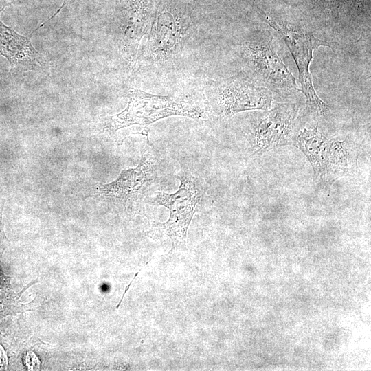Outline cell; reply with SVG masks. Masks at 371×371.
<instances>
[{
    "mask_svg": "<svg viewBox=\"0 0 371 371\" xmlns=\"http://www.w3.org/2000/svg\"><path fill=\"white\" fill-rule=\"evenodd\" d=\"M127 97L128 102L125 109L103 120V131L113 133L122 128L147 126L170 116L207 120L210 114L207 104L188 97L157 95L137 89H130Z\"/></svg>",
    "mask_w": 371,
    "mask_h": 371,
    "instance_id": "6da1fadb",
    "label": "cell"
},
{
    "mask_svg": "<svg viewBox=\"0 0 371 371\" xmlns=\"http://www.w3.org/2000/svg\"><path fill=\"white\" fill-rule=\"evenodd\" d=\"M294 146L306 156L318 179L351 176L358 169L359 147L348 138L328 139L317 127L304 128Z\"/></svg>",
    "mask_w": 371,
    "mask_h": 371,
    "instance_id": "7a4b0ae2",
    "label": "cell"
},
{
    "mask_svg": "<svg viewBox=\"0 0 371 371\" xmlns=\"http://www.w3.org/2000/svg\"><path fill=\"white\" fill-rule=\"evenodd\" d=\"M262 20L282 38L289 49L298 69L301 91L306 102L319 115L330 114V108L316 93L310 72L313 51L320 46L331 47L302 25L275 17L265 11L260 12Z\"/></svg>",
    "mask_w": 371,
    "mask_h": 371,
    "instance_id": "3957f363",
    "label": "cell"
},
{
    "mask_svg": "<svg viewBox=\"0 0 371 371\" xmlns=\"http://www.w3.org/2000/svg\"><path fill=\"white\" fill-rule=\"evenodd\" d=\"M240 53L248 77L259 86L280 94L300 91L295 78L278 55L270 32L242 43Z\"/></svg>",
    "mask_w": 371,
    "mask_h": 371,
    "instance_id": "277c9868",
    "label": "cell"
},
{
    "mask_svg": "<svg viewBox=\"0 0 371 371\" xmlns=\"http://www.w3.org/2000/svg\"><path fill=\"white\" fill-rule=\"evenodd\" d=\"M191 17L186 6L176 0H160L148 39L153 60L167 63L180 51L188 36Z\"/></svg>",
    "mask_w": 371,
    "mask_h": 371,
    "instance_id": "5b68a950",
    "label": "cell"
},
{
    "mask_svg": "<svg viewBox=\"0 0 371 371\" xmlns=\"http://www.w3.org/2000/svg\"><path fill=\"white\" fill-rule=\"evenodd\" d=\"M180 186L173 194L158 192L155 201L170 211L167 221L157 225L172 242V249H184L189 225L203 194L201 183L191 175L181 176Z\"/></svg>",
    "mask_w": 371,
    "mask_h": 371,
    "instance_id": "8992f818",
    "label": "cell"
},
{
    "mask_svg": "<svg viewBox=\"0 0 371 371\" xmlns=\"http://www.w3.org/2000/svg\"><path fill=\"white\" fill-rule=\"evenodd\" d=\"M215 95L218 113L223 117L245 111H267L271 109L273 101L270 90L243 75L218 81Z\"/></svg>",
    "mask_w": 371,
    "mask_h": 371,
    "instance_id": "52a82bcc",
    "label": "cell"
},
{
    "mask_svg": "<svg viewBox=\"0 0 371 371\" xmlns=\"http://www.w3.org/2000/svg\"><path fill=\"white\" fill-rule=\"evenodd\" d=\"M160 0H126L120 12L118 46L128 65L137 61L140 42L151 26Z\"/></svg>",
    "mask_w": 371,
    "mask_h": 371,
    "instance_id": "ba28073f",
    "label": "cell"
},
{
    "mask_svg": "<svg viewBox=\"0 0 371 371\" xmlns=\"http://www.w3.org/2000/svg\"><path fill=\"white\" fill-rule=\"evenodd\" d=\"M297 108L293 103H276L266 111L254 131V153L260 155L283 146H294Z\"/></svg>",
    "mask_w": 371,
    "mask_h": 371,
    "instance_id": "9c48e42d",
    "label": "cell"
},
{
    "mask_svg": "<svg viewBox=\"0 0 371 371\" xmlns=\"http://www.w3.org/2000/svg\"><path fill=\"white\" fill-rule=\"evenodd\" d=\"M157 176V166L146 153L136 167L122 170L114 181L102 185L98 189L107 199L127 203L141 196L155 181Z\"/></svg>",
    "mask_w": 371,
    "mask_h": 371,
    "instance_id": "30bf717a",
    "label": "cell"
},
{
    "mask_svg": "<svg viewBox=\"0 0 371 371\" xmlns=\"http://www.w3.org/2000/svg\"><path fill=\"white\" fill-rule=\"evenodd\" d=\"M8 4L0 6V14ZM19 34L5 25L0 18V54L9 62L14 71H27L36 69L41 63V55L32 44L30 36Z\"/></svg>",
    "mask_w": 371,
    "mask_h": 371,
    "instance_id": "8fae6325",
    "label": "cell"
},
{
    "mask_svg": "<svg viewBox=\"0 0 371 371\" xmlns=\"http://www.w3.org/2000/svg\"><path fill=\"white\" fill-rule=\"evenodd\" d=\"M318 4L330 10H352L363 8L370 0H315Z\"/></svg>",
    "mask_w": 371,
    "mask_h": 371,
    "instance_id": "7c38bea8",
    "label": "cell"
},
{
    "mask_svg": "<svg viewBox=\"0 0 371 371\" xmlns=\"http://www.w3.org/2000/svg\"><path fill=\"white\" fill-rule=\"evenodd\" d=\"M25 364L29 370H38L40 368V361L37 357L32 352H29L25 357Z\"/></svg>",
    "mask_w": 371,
    "mask_h": 371,
    "instance_id": "4fadbf2b",
    "label": "cell"
},
{
    "mask_svg": "<svg viewBox=\"0 0 371 371\" xmlns=\"http://www.w3.org/2000/svg\"><path fill=\"white\" fill-rule=\"evenodd\" d=\"M8 368V357L4 348L0 345V370H6Z\"/></svg>",
    "mask_w": 371,
    "mask_h": 371,
    "instance_id": "5bb4252c",
    "label": "cell"
}]
</instances>
